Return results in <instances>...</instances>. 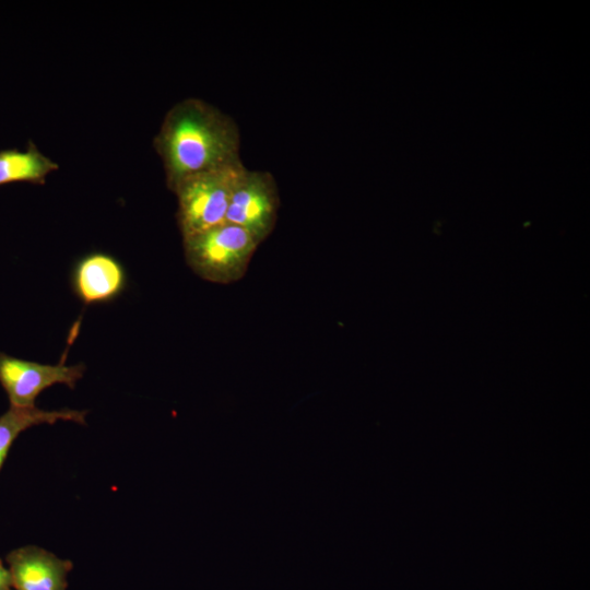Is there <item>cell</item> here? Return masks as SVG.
<instances>
[{
  "label": "cell",
  "instance_id": "cell-8",
  "mask_svg": "<svg viewBox=\"0 0 590 590\" xmlns=\"http://www.w3.org/2000/svg\"><path fill=\"white\" fill-rule=\"evenodd\" d=\"M87 411L62 409L45 411L34 406L17 408L10 405L0 415V470L9 450L17 436L30 427L40 424H55L58 421L85 424Z\"/></svg>",
  "mask_w": 590,
  "mask_h": 590
},
{
  "label": "cell",
  "instance_id": "cell-6",
  "mask_svg": "<svg viewBox=\"0 0 590 590\" xmlns=\"http://www.w3.org/2000/svg\"><path fill=\"white\" fill-rule=\"evenodd\" d=\"M5 560L13 590H67L73 564L55 554L26 545L11 551Z\"/></svg>",
  "mask_w": 590,
  "mask_h": 590
},
{
  "label": "cell",
  "instance_id": "cell-2",
  "mask_svg": "<svg viewBox=\"0 0 590 590\" xmlns=\"http://www.w3.org/2000/svg\"><path fill=\"white\" fill-rule=\"evenodd\" d=\"M185 257L201 279L229 284L244 278L260 245L246 229L224 222L203 232L182 237Z\"/></svg>",
  "mask_w": 590,
  "mask_h": 590
},
{
  "label": "cell",
  "instance_id": "cell-9",
  "mask_svg": "<svg viewBox=\"0 0 590 590\" xmlns=\"http://www.w3.org/2000/svg\"><path fill=\"white\" fill-rule=\"evenodd\" d=\"M59 165L30 141L25 151H0V186L12 182L42 185Z\"/></svg>",
  "mask_w": 590,
  "mask_h": 590
},
{
  "label": "cell",
  "instance_id": "cell-7",
  "mask_svg": "<svg viewBox=\"0 0 590 590\" xmlns=\"http://www.w3.org/2000/svg\"><path fill=\"white\" fill-rule=\"evenodd\" d=\"M71 285L74 294L85 305L105 304L123 292L127 274L115 257L105 252H91L75 263Z\"/></svg>",
  "mask_w": 590,
  "mask_h": 590
},
{
  "label": "cell",
  "instance_id": "cell-1",
  "mask_svg": "<svg viewBox=\"0 0 590 590\" xmlns=\"http://www.w3.org/2000/svg\"><path fill=\"white\" fill-rule=\"evenodd\" d=\"M239 144L236 122L194 97L176 103L154 138L172 191L189 176L240 163Z\"/></svg>",
  "mask_w": 590,
  "mask_h": 590
},
{
  "label": "cell",
  "instance_id": "cell-10",
  "mask_svg": "<svg viewBox=\"0 0 590 590\" xmlns=\"http://www.w3.org/2000/svg\"><path fill=\"white\" fill-rule=\"evenodd\" d=\"M0 590H13L11 575L0 559Z\"/></svg>",
  "mask_w": 590,
  "mask_h": 590
},
{
  "label": "cell",
  "instance_id": "cell-4",
  "mask_svg": "<svg viewBox=\"0 0 590 590\" xmlns=\"http://www.w3.org/2000/svg\"><path fill=\"white\" fill-rule=\"evenodd\" d=\"M280 205L274 177L245 168L233 190L226 222L243 227L261 244L273 231Z\"/></svg>",
  "mask_w": 590,
  "mask_h": 590
},
{
  "label": "cell",
  "instance_id": "cell-3",
  "mask_svg": "<svg viewBox=\"0 0 590 590\" xmlns=\"http://www.w3.org/2000/svg\"><path fill=\"white\" fill-rule=\"evenodd\" d=\"M246 167L243 163L199 173L181 180L173 192L178 200V225L182 237L226 222L235 185Z\"/></svg>",
  "mask_w": 590,
  "mask_h": 590
},
{
  "label": "cell",
  "instance_id": "cell-5",
  "mask_svg": "<svg viewBox=\"0 0 590 590\" xmlns=\"http://www.w3.org/2000/svg\"><path fill=\"white\" fill-rule=\"evenodd\" d=\"M84 371L83 364L67 365L66 356L49 365L0 353V384L12 406H34L36 398L57 384L74 389Z\"/></svg>",
  "mask_w": 590,
  "mask_h": 590
}]
</instances>
